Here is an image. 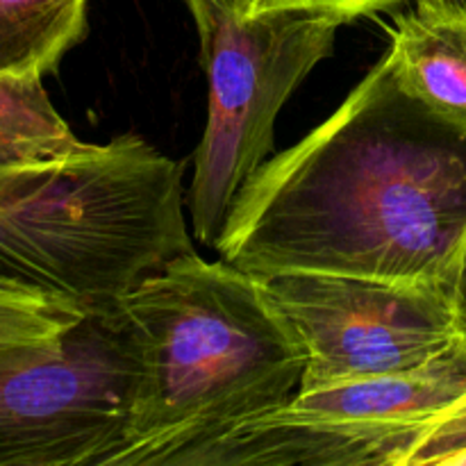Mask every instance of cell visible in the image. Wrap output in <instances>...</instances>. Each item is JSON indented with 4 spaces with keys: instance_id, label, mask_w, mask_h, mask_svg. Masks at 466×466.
Wrapping results in <instances>:
<instances>
[{
    "instance_id": "16",
    "label": "cell",
    "mask_w": 466,
    "mask_h": 466,
    "mask_svg": "<svg viewBox=\"0 0 466 466\" xmlns=\"http://www.w3.org/2000/svg\"><path fill=\"white\" fill-rule=\"evenodd\" d=\"M214 3H218L228 12L237 14V16H250L255 7V0H214Z\"/></svg>"
},
{
    "instance_id": "1",
    "label": "cell",
    "mask_w": 466,
    "mask_h": 466,
    "mask_svg": "<svg viewBox=\"0 0 466 466\" xmlns=\"http://www.w3.org/2000/svg\"><path fill=\"white\" fill-rule=\"evenodd\" d=\"M466 239V137L380 59L332 116L267 159L217 239L250 273L451 285Z\"/></svg>"
},
{
    "instance_id": "7",
    "label": "cell",
    "mask_w": 466,
    "mask_h": 466,
    "mask_svg": "<svg viewBox=\"0 0 466 466\" xmlns=\"http://www.w3.org/2000/svg\"><path fill=\"white\" fill-rule=\"evenodd\" d=\"M305 355L299 391L412 371L460 337L453 291L341 273L255 276Z\"/></svg>"
},
{
    "instance_id": "9",
    "label": "cell",
    "mask_w": 466,
    "mask_h": 466,
    "mask_svg": "<svg viewBox=\"0 0 466 466\" xmlns=\"http://www.w3.org/2000/svg\"><path fill=\"white\" fill-rule=\"evenodd\" d=\"M89 0H0V77H44L86 32Z\"/></svg>"
},
{
    "instance_id": "10",
    "label": "cell",
    "mask_w": 466,
    "mask_h": 466,
    "mask_svg": "<svg viewBox=\"0 0 466 466\" xmlns=\"http://www.w3.org/2000/svg\"><path fill=\"white\" fill-rule=\"evenodd\" d=\"M41 80L0 77V167L50 162L85 146L53 107Z\"/></svg>"
},
{
    "instance_id": "5",
    "label": "cell",
    "mask_w": 466,
    "mask_h": 466,
    "mask_svg": "<svg viewBox=\"0 0 466 466\" xmlns=\"http://www.w3.org/2000/svg\"><path fill=\"white\" fill-rule=\"evenodd\" d=\"M466 394V337L412 371L296 391L230 428L185 466H405L428 426Z\"/></svg>"
},
{
    "instance_id": "4",
    "label": "cell",
    "mask_w": 466,
    "mask_h": 466,
    "mask_svg": "<svg viewBox=\"0 0 466 466\" xmlns=\"http://www.w3.org/2000/svg\"><path fill=\"white\" fill-rule=\"evenodd\" d=\"M209 80V112L196 148L191 226L217 246L244 182L267 162L273 127L296 86L332 53L346 18L314 9L237 16L214 0H187Z\"/></svg>"
},
{
    "instance_id": "12",
    "label": "cell",
    "mask_w": 466,
    "mask_h": 466,
    "mask_svg": "<svg viewBox=\"0 0 466 466\" xmlns=\"http://www.w3.org/2000/svg\"><path fill=\"white\" fill-rule=\"evenodd\" d=\"M466 466V394L440 414L419 437L405 466Z\"/></svg>"
},
{
    "instance_id": "2",
    "label": "cell",
    "mask_w": 466,
    "mask_h": 466,
    "mask_svg": "<svg viewBox=\"0 0 466 466\" xmlns=\"http://www.w3.org/2000/svg\"><path fill=\"white\" fill-rule=\"evenodd\" d=\"M137 355L126 444L112 466H185L299 391L305 355L259 280L196 250L118 303Z\"/></svg>"
},
{
    "instance_id": "3",
    "label": "cell",
    "mask_w": 466,
    "mask_h": 466,
    "mask_svg": "<svg viewBox=\"0 0 466 466\" xmlns=\"http://www.w3.org/2000/svg\"><path fill=\"white\" fill-rule=\"evenodd\" d=\"M182 164L139 137L0 167V278L109 312L191 253Z\"/></svg>"
},
{
    "instance_id": "14",
    "label": "cell",
    "mask_w": 466,
    "mask_h": 466,
    "mask_svg": "<svg viewBox=\"0 0 466 466\" xmlns=\"http://www.w3.org/2000/svg\"><path fill=\"white\" fill-rule=\"evenodd\" d=\"M451 291H453L455 319H458L460 335L466 337V239L460 250L458 264H455L453 280H451Z\"/></svg>"
},
{
    "instance_id": "13",
    "label": "cell",
    "mask_w": 466,
    "mask_h": 466,
    "mask_svg": "<svg viewBox=\"0 0 466 466\" xmlns=\"http://www.w3.org/2000/svg\"><path fill=\"white\" fill-rule=\"evenodd\" d=\"M403 0H255L253 14L278 12V9H314V12L337 14L346 21H355L360 16L382 12Z\"/></svg>"
},
{
    "instance_id": "11",
    "label": "cell",
    "mask_w": 466,
    "mask_h": 466,
    "mask_svg": "<svg viewBox=\"0 0 466 466\" xmlns=\"http://www.w3.org/2000/svg\"><path fill=\"white\" fill-rule=\"evenodd\" d=\"M85 317L59 296L0 278V355L55 341Z\"/></svg>"
},
{
    "instance_id": "15",
    "label": "cell",
    "mask_w": 466,
    "mask_h": 466,
    "mask_svg": "<svg viewBox=\"0 0 466 466\" xmlns=\"http://www.w3.org/2000/svg\"><path fill=\"white\" fill-rule=\"evenodd\" d=\"M414 7L441 9V12H466V0H414Z\"/></svg>"
},
{
    "instance_id": "8",
    "label": "cell",
    "mask_w": 466,
    "mask_h": 466,
    "mask_svg": "<svg viewBox=\"0 0 466 466\" xmlns=\"http://www.w3.org/2000/svg\"><path fill=\"white\" fill-rule=\"evenodd\" d=\"M387 57L408 94L466 137V12L400 14Z\"/></svg>"
},
{
    "instance_id": "6",
    "label": "cell",
    "mask_w": 466,
    "mask_h": 466,
    "mask_svg": "<svg viewBox=\"0 0 466 466\" xmlns=\"http://www.w3.org/2000/svg\"><path fill=\"white\" fill-rule=\"evenodd\" d=\"M137 355L118 305L55 341L0 355V466H112L126 444Z\"/></svg>"
}]
</instances>
